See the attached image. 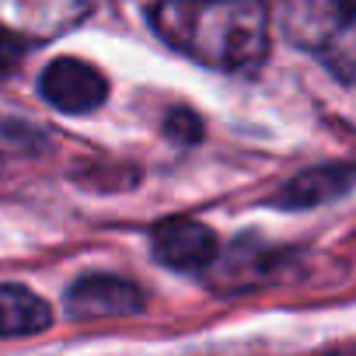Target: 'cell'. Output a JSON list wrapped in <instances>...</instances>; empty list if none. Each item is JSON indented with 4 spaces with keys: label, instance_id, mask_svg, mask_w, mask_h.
Listing matches in <instances>:
<instances>
[{
    "label": "cell",
    "instance_id": "obj_1",
    "mask_svg": "<svg viewBox=\"0 0 356 356\" xmlns=\"http://www.w3.org/2000/svg\"><path fill=\"white\" fill-rule=\"evenodd\" d=\"M154 32L182 56L245 74L269 53V11L262 0H161L150 8Z\"/></svg>",
    "mask_w": 356,
    "mask_h": 356
},
{
    "label": "cell",
    "instance_id": "obj_2",
    "mask_svg": "<svg viewBox=\"0 0 356 356\" xmlns=\"http://www.w3.org/2000/svg\"><path fill=\"white\" fill-rule=\"evenodd\" d=\"M280 25L332 77L356 84V0H283Z\"/></svg>",
    "mask_w": 356,
    "mask_h": 356
},
{
    "label": "cell",
    "instance_id": "obj_3",
    "mask_svg": "<svg viewBox=\"0 0 356 356\" xmlns=\"http://www.w3.org/2000/svg\"><path fill=\"white\" fill-rule=\"evenodd\" d=\"M39 95L53 108L70 112V115H81V112H95L108 98V81L91 63L74 60V56H60V60H53L42 70Z\"/></svg>",
    "mask_w": 356,
    "mask_h": 356
},
{
    "label": "cell",
    "instance_id": "obj_4",
    "mask_svg": "<svg viewBox=\"0 0 356 356\" xmlns=\"http://www.w3.org/2000/svg\"><path fill=\"white\" fill-rule=\"evenodd\" d=\"M88 11L91 0H0V29L42 42L70 32Z\"/></svg>",
    "mask_w": 356,
    "mask_h": 356
},
{
    "label": "cell",
    "instance_id": "obj_5",
    "mask_svg": "<svg viewBox=\"0 0 356 356\" xmlns=\"http://www.w3.org/2000/svg\"><path fill=\"white\" fill-rule=\"evenodd\" d=\"M217 238L207 224L193 217H171L154 227L150 234V252L161 266L178 269V273H196L207 269L217 259Z\"/></svg>",
    "mask_w": 356,
    "mask_h": 356
},
{
    "label": "cell",
    "instance_id": "obj_6",
    "mask_svg": "<svg viewBox=\"0 0 356 356\" xmlns=\"http://www.w3.org/2000/svg\"><path fill=\"white\" fill-rule=\"evenodd\" d=\"M67 314L91 321V318H122V314H136L143 307V293L136 283L122 280V276H108V273H95V276H81L77 283H70L67 290Z\"/></svg>",
    "mask_w": 356,
    "mask_h": 356
},
{
    "label": "cell",
    "instance_id": "obj_7",
    "mask_svg": "<svg viewBox=\"0 0 356 356\" xmlns=\"http://www.w3.org/2000/svg\"><path fill=\"white\" fill-rule=\"evenodd\" d=\"M53 321L49 304L18 286V283H0V339H22V335H39Z\"/></svg>",
    "mask_w": 356,
    "mask_h": 356
},
{
    "label": "cell",
    "instance_id": "obj_8",
    "mask_svg": "<svg viewBox=\"0 0 356 356\" xmlns=\"http://www.w3.org/2000/svg\"><path fill=\"white\" fill-rule=\"evenodd\" d=\"M356 178V168H314V171H304L297 175L293 182L280 193V207L286 210H300V207H318L339 193L349 189V182Z\"/></svg>",
    "mask_w": 356,
    "mask_h": 356
},
{
    "label": "cell",
    "instance_id": "obj_9",
    "mask_svg": "<svg viewBox=\"0 0 356 356\" xmlns=\"http://www.w3.org/2000/svg\"><path fill=\"white\" fill-rule=\"evenodd\" d=\"M200 129H203V122L189 108H171L168 119H164V133L171 140H178V143H196L200 140Z\"/></svg>",
    "mask_w": 356,
    "mask_h": 356
},
{
    "label": "cell",
    "instance_id": "obj_10",
    "mask_svg": "<svg viewBox=\"0 0 356 356\" xmlns=\"http://www.w3.org/2000/svg\"><path fill=\"white\" fill-rule=\"evenodd\" d=\"M25 42H29V39L15 35L11 29H0V81H8V77L22 67V60H25Z\"/></svg>",
    "mask_w": 356,
    "mask_h": 356
}]
</instances>
